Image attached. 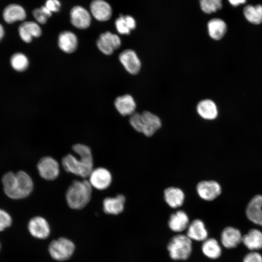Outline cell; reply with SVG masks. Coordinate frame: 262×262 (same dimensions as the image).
<instances>
[{
  "label": "cell",
  "instance_id": "603a6c76",
  "mask_svg": "<svg viewBox=\"0 0 262 262\" xmlns=\"http://www.w3.org/2000/svg\"><path fill=\"white\" fill-rule=\"evenodd\" d=\"M164 197L166 203L172 208L181 206L184 202L185 196L180 188L170 187L165 189Z\"/></svg>",
  "mask_w": 262,
  "mask_h": 262
},
{
  "label": "cell",
  "instance_id": "52a82bcc",
  "mask_svg": "<svg viewBox=\"0 0 262 262\" xmlns=\"http://www.w3.org/2000/svg\"><path fill=\"white\" fill-rule=\"evenodd\" d=\"M88 178L92 188L98 190L107 189L112 181L111 172L107 169L101 167L94 168Z\"/></svg>",
  "mask_w": 262,
  "mask_h": 262
},
{
  "label": "cell",
  "instance_id": "9a60e30c",
  "mask_svg": "<svg viewBox=\"0 0 262 262\" xmlns=\"http://www.w3.org/2000/svg\"><path fill=\"white\" fill-rule=\"evenodd\" d=\"M246 213L250 221L262 226V195H256L250 199L246 207Z\"/></svg>",
  "mask_w": 262,
  "mask_h": 262
},
{
  "label": "cell",
  "instance_id": "f546056e",
  "mask_svg": "<svg viewBox=\"0 0 262 262\" xmlns=\"http://www.w3.org/2000/svg\"><path fill=\"white\" fill-rule=\"evenodd\" d=\"M10 64L12 68L16 71L22 72L26 70L28 67L29 61L24 54L16 52L11 56Z\"/></svg>",
  "mask_w": 262,
  "mask_h": 262
},
{
  "label": "cell",
  "instance_id": "7402d4cb",
  "mask_svg": "<svg viewBox=\"0 0 262 262\" xmlns=\"http://www.w3.org/2000/svg\"><path fill=\"white\" fill-rule=\"evenodd\" d=\"M186 235L191 240L197 241H204L207 239L208 231L203 222L200 219L194 220L189 225Z\"/></svg>",
  "mask_w": 262,
  "mask_h": 262
},
{
  "label": "cell",
  "instance_id": "484cf974",
  "mask_svg": "<svg viewBox=\"0 0 262 262\" xmlns=\"http://www.w3.org/2000/svg\"><path fill=\"white\" fill-rule=\"evenodd\" d=\"M242 241L245 246L251 250L262 248V232L257 229H252L242 237Z\"/></svg>",
  "mask_w": 262,
  "mask_h": 262
},
{
  "label": "cell",
  "instance_id": "8fae6325",
  "mask_svg": "<svg viewBox=\"0 0 262 262\" xmlns=\"http://www.w3.org/2000/svg\"><path fill=\"white\" fill-rule=\"evenodd\" d=\"M92 16L98 21L105 22L112 17L113 10L111 5L105 0H93L89 5Z\"/></svg>",
  "mask_w": 262,
  "mask_h": 262
},
{
  "label": "cell",
  "instance_id": "30bf717a",
  "mask_svg": "<svg viewBox=\"0 0 262 262\" xmlns=\"http://www.w3.org/2000/svg\"><path fill=\"white\" fill-rule=\"evenodd\" d=\"M196 191L203 200L212 201L221 194L222 188L220 184L215 180H203L197 184Z\"/></svg>",
  "mask_w": 262,
  "mask_h": 262
},
{
  "label": "cell",
  "instance_id": "5bb4252c",
  "mask_svg": "<svg viewBox=\"0 0 262 262\" xmlns=\"http://www.w3.org/2000/svg\"><path fill=\"white\" fill-rule=\"evenodd\" d=\"M28 228L30 234L38 239H46L50 234L49 224L41 216H35L31 219Z\"/></svg>",
  "mask_w": 262,
  "mask_h": 262
},
{
  "label": "cell",
  "instance_id": "7a4b0ae2",
  "mask_svg": "<svg viewBox=\"0 0 262 262\" xmlns=\"http://www.w3.org/2000/svg\"><path fill=\"white\" fill-rule=\"evenodd\" d=\"M3 190L10 198L18 199L26 197L32 192L33 183L28 174L23 171L9 172L2 178Z\"/></svg>",
  "mask_w": 262,
  "mask_h": 262
},
{
  "label": "cell",
  "instance_id": "d4e9b609",
  "mask_svg": "<svg viewBox=\"0 0 262 262\" xmlns=\"http://www.w3.org/2000/svg\"><path fill=\"white\" fill-rule=\"evenodd\" d=\"M197 112L203 119L213 120L218 115V110L215 103L211 99H206L200 101L196 107Z\"/></svg>",
  "mask_w": 262,
  "mask_h": 262
},
{
  "label": "cell",
  "instance_id": "2e32d148",
  "mask_svg": "<svg viewBox=\"0 0 262 262\" xmlns=\"http://www.w3.org/2000/svg\"><path fill=\"white\" fill-rule=\"evenodd\" d=\"M18 33L21 39L25 43H30L33 37H39L42 34V29L36 22L26 21L18 27Z\"/></svg>",
  "mask_w": 262,
  "mask_h": 262
},
{
  "label": "cell",
  "instance_id": "6da1fadb",
  "mask_svg": "<svg viewBox=\"0 0 262 262\" xmlns=\"http://www.w3.org/2000/svg\"><path fill=\"white\" fill-rule=\"evenodd\" d=\"M72 150L78 156L72 154L65 155L62 159V165L68 173L88 178L93 168V158L90 148L84 144H76Z\"/></svg>",
  "mask_w": 262,
  "mask_h": 262
},
{
  "label": "cell",
  "instance_id": "cb8c5ba5",
  "mask_svg": "<svg viewBox=\"0 0 262 262\" xmlns=\"http://www.w3.org/2000/svg\"><path fill=\"white\" fill-rule=\"evenodd\" d=\"M189 217L183 211H178L172 214L168 221L169 228L175 232H181L188 228Z\"/></svg>",
  "mask_w": 262,
  "mask_h": 262
},
{
  "label": "cell",
  "instance_id": "1f68e13d",
  "mask_svg": "<svg viewBox=\"0 0 262 262\" xmlns=\"http://www.w3.org/2000/svg\"><path fill=\"white\" fill-rule=\"evenodd\" d=\"M52 15V13L45 5L36 8L33 11V16L39 24H45Z\"/></svg>",
  "mask_w": 262,
  "mask_h": 262
},
{
  "label": "cell",
  "instance_id": "f1b7e54d",
  "mask_svg": "<svg viewBox=\"0 0 262 262\" xmlns=\"http://www.w3.org/2000/svg\"><path fill=\"white\" fill-rule=\"evenodd\" d=\"M243 13L246 18L250 23L254 24L262 23V5H247L244 8Z\"/></svg>",
  "mask_w": 262,
  "mask_h": 262
},
{
  "label": "cell",
  "instance_id": "836d02e7",
  "mask_svg": "<svg viewBox=\"0 0 262 262\" xmlns=\"http://www.w3.org/2000/svg\"><path fill=\"white\" fill-rule=\"evenodd\" d=\"M12 222L10 215L6 211L0 209V231L9 227Z\"/></svg>",
  "mask_w": 262,
  "mask_h": 262
},
{
  "label": "cell",
  "instance_id": "277c9868",
  "mask_svg": "<svg viewBox=\"0 0 262 262\" xmlns=\"http://www.w3.org/2000/svg\"><path fill=\"white\" fill-rule=\"evenodd\" d=\"M169 256L174 260H185L192 250L191 240L187 236L178 234L174 236L167 246Z\"/></svg>",
  "mask_w": 262,
  "mask_h": 262
},
{
  "label": "cell",
  "instance_id": "ffe728a7",
  "mask_svg": "<svg viewBox=\"0 0 262 262\" xmlns=\"http://www.w3.org/2000/svg\"><path fill=\"white\" fill-rule=\"evenodd\" d=\"M242 237L239 229L232 227H228L221 233V242L225 247L233 248L242 242Z\"/></svg>",
  "mask_w": 262,
  "mask_h": 262
},
{
  "label": "cell",
  "instance_id": "44dd1931",
  "mask_svg": "<svg viewBox=\"0 0 262 262\" xmlns=\"http://www.w3.org/2000/svg\"><path fill=\"white\" fill-rule=\"evenodd\" d=\"M117 111L123 116L131 115L135 113L136 105L133 97L130 95L118 97L115 101Z\"/></svg>",
  "mask_w": 262,
  "mask_h": 262
},
{
  "label": "cell",
  "instance_id": "f35d334b",
  "mask_svg": "<svg viewBox=\"0 0 262 262\" xmlns=\"http://www.w3.org/2000/svg\"></svg>",
  "mask_w": 262,
  "mask_h": 262
},
{
  "label": "cell",
  "instance_id": "7c38bea8",
  "mask_svg": "<svg viewBox=\"0 0 262 262\" xmlns=\"http://www.w3.org/2000/svg\"><path fill=\"white\" fill-rule=\"evenodd\" d=\"M161 120L155 114L148 112L144 111L141 114V131L140 132L149 137L161 127Z\"/></svg>",
  "mask_w": 262,
  "mask_h": 262
},
{
  "label": "cell",
  "instance_id": "4316f807",
  "mask_svg": "<svg viewBox=\"0 0 262 262\" xmlns=\"http://www.w3.org/2000/svg\"><path fill=\"white\" fill-rule=\"evenodd\" d=\"M210 36L214 40L221 39L227 32V25L223 20L215 18L210 20L207 25Z\"/></svg>",
  "mask_w": 262,
  "mask_h": 262
},
{
  "label": "cell",
  "instance_id": "e0dca14e",
  "mask_svg": "<svg viewBox=\"0 0 262 262\" xmlns=\"http://www.w3.org/2000/svg\"><path fill=\"white\" fill-rule=\"evenodd\" d=\"M78 40L76 35L71 31H64L60 33L58 38L59 48L64 52L71 53L77 49Z\"/></svg>",
  "mask_w": 262,
  "mask_h": 262
},
{
  "label": "cell",
  "instance_id": "74e56055",
  "mask_svg": "<svg viewBox=\"0 0 262 262\" xmlns=\"http://www.w3.org/2000/svg\"><path fill=\"white\" fill-rule=\"evenodd\" d=\"M4 35V30L2 25L0 23V41L2 39Z\"/></svg>",
  "mask_w": 262,
  "mask_h": 262
},
{
  "label": "cell",
  "instance_id": "d590c367",
  "mask_svg": "<svg viewBox=\"0 0 262 262\" xmlns=\"http://www.w3.org/2000/svg\"><path fill=\"white\" fill-rule=\"evenodd\" d=\"M243 262H262V256L258 252H251L245 256Z\"/></svg>",
  "mask_w": 262,
  "mask_h": 262
},
{
  "label": "cell",
  "instance_id": "d6986e66",
  "mask_svg": "<svg viewBox=\"0 0 262 262\" xmlns=\"http://www.w3.org/2000/svg\"><path fill=\"white\" fill-rule=\"evenodd\" d=\"M125 196L121 194L115 197H107L103 199L104 212L110 214L117 215L122 213L124 208Z\"/></svg>",
  "mask_w": 262,
  "mask_h": 262
},
{
  "label": "cell",
  "instance_id": "e575fe53",
  "mask_svg": "<svg viewBox=\"0 0 262 262\" xmlns=\"http://www.w3.org/2000/svg\"><path fill=\"white\" fill-rule=\"evenodd\" d=\"M52 13L60 11L61 3L59 0H46L44 5Z\"/></svg>",
  "mask_w": 262,
  "mask_h": 262
},
{
  "label": "cell",
  "instance_id": "ac0fdd59",
  "mask_svg": "<svg viewBox=\"0 0 262 262\" xmlns=\"http://www.w3.org/2000/svg\"><path fill=\"white\" fill-rule=\"evenodd\" d=\"M2 16L6 22L12 24L17 21L24 20L26 17V12L22 6L10 4L4 9Z\"/></svg>",
  "mask_w": 262,
  "mask_h": 262
},
{
  "label": "cell",
  "instance_id": "d6a6232c",
  "mask_svg": "<svg viewBox=\"0 0 262 262\" xmlns=\"http://www.w3.org/2000/svg\"><path fill=\"white\" fill-rule=\"evenodd\" d=\"M115 27L117 32L121 34H129L131 30L128 24L125 16L121 15L115 20Z\"/></svg>",
  "mask_w": 262,
  "mask_h": 262
},
{
  "label": "cell",
  "instance_id": "8d00e7d4",
  "mask_svg": "<svg viewBox=\"0 0 262 262\" xmlns=\"http://www.w3.org/2000/svg\"><path fill=\"white\" fill-rule=\"evenodd\" d=\"M229 2L234 6H237L240 4L245 3L246 0H228Z\"/></svg>",
  "mask_w": 262,
  "mask_h": 262
},
{
  "label": "cell",
  "instance_id": "4fadbf2b",
  "mask_svg": "<svg viewBox=\"0 0 262 262\" xmlns=\"http://www.w3.org/2000/svg\"><path fill=\"white\" fill-rule=\"evenodd\" d=\"M119 59L125 69L129 73L138 74L141 67V63L136 52L130 49L124 50L119 55Z\"/></svg>",
  "mask_w": 262,
  "mask_h": 262
},
{
  "label": "cell",
  "instance_id": "ba28073f",
  "mask_svg": "<svg viewBox=\"0 0 262 262\" xmlns=\"http://www.w3.org/2000/svg\"><path fill=\"white\" fill-rule=\"evenodd\" d=\"M72 25L78 29H86L91 25L92 16L89 11L81 5H75L69 13Z\"/></svg>",
  "mask_w": 262,
  "mask_h": 262
},
{
  "label": "cell",
  "instance_id": "3957f363",
  "mask_svg": "<svg viewBox=\"0 0 262 262\" xmlns=\"http://www.w3.org/2000/svg\"><path fill=\"white\" fill-rule=\"evenodd\" d=\"M92 188L88 180H74L66 193L68 206L74 210L84 208L91 200Z\"/></svg>",
  "mask_w": 262,
  "mask_h": 262
},
{
  "label": "cell",
  "instance_id": "8992f818",
  "mask_svg": "<svg viewBox=\"0 0 262 262\" xmlns=\"http://www.w3.org/2000/svg\"><path fill=\"white\" fill-rule=\"evenodd\" d=\"M37 168L40 177L45 180H54L60 174L59 164L50 156L41 158L37 163Z\"/></svg>",
  "mask_w": 262,
  "mask_h": 262
},
{
  "label": "cell",
  "instance_id": "5b68a950",
  "mask_svg": "<svg viewBox=\"0 0 262 262\" xmlns=\"http://www.w3.org/2000/svg\"><path fill=\"white\" fill-rule=\"evenodd\" d=\"M74 250V243L70 240L63 237L52 241L49 246V252L51 257L59 261L69 259Z\"/></svg>",
  "mask_w": 262,
  "mask_h": 262
},
{
  "label": "cell",
  "instance_id": "83f0119b",
  "mask_svg": "<svg viewBox=\"0 0 262 262\" xmlns=\"http://www.w3.org/2000/svg\"><path fill=\"white\" fill-rule=\"evenodd\" d=\"M203 254L208 258L217 259L221 254V248L218 242L213 238H208L203 241L201 247Z\"/></svg>",
  "mask_w": 262,
  "mask_h": 262
},
{
  "label": "cell",
  "instance_id": "4dcf8cb0",
  "mask_svg": "<svg viewBox=\"0 0 262 262\" xmlns=\"http://www.w3.org/2000/svg\"><path fill=\"white\" fill-rule=\"evenodd\" d=\"M201 10L206 14H211L221 9L222 0H199Z\"/></svg>",
  "mask_w": 262,
  "mask_h": 262
},
{
  "label": "cell",
  "instance_id": "9c48e42d",
  "mask_svg": "<svg viewBox=\"0 0 262 262\" xmlns=\"http://www.w3.org/2000/svg\"><path fill=\"white\" fill-rule=\"evenodd\" d=\"M121 45L120 37L110 32L102 33L97 41L98 49L107 55L112 54L114 51L118 49Z\"/></svg>",
  "mask_w": 262,
  "mask_h": 262
}]
</instances>
